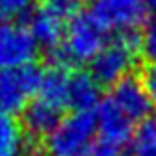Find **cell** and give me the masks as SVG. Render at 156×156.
<instances>
[{
	"label": "cell",
	"mask_w": 156,
	"mask_h": 156,
	"mask_svg": "<svg viewBox=\"0 0 156 156\" xmlns=\"http://www.w3.org/2000/svg\"><path fill=\"white\" fill-rule=\"evenodd\" d=\"M97 119L93 111H73L61 117L57 126L46 138L50 156H85L95 146Z\"/></svg>",
	"instance_id": "1"
},
{
	"label": "cell",
	"mask_w": 156,
	"mask_h": 156,
	"mask_svg": "<svg viewBox=\"0 0 156 156\" xmlns=\"http://www.w3.org/2000/svg\"><path fill=\"white\" fill-rule=\"evenodd\" d=\"M140 38L136 34H121L105 44V48L91 61V75L99 85H117L130 77L138 63Z\"/></svg>",
	"instance_id": "2"
},
{
	"label": "cell",
	"mask_w": 156,
	"mask_h": 156,
	"mask_svg": "<svg viewBox=\"0 0 156 156\" xmlns=\"http://www.w3.org/2000/svg\"><path fill=\"white\" fill-rule=\"evenodd\" d=\"M109 32L89 12H79L67 24L59 46L61 63H91L105 48Z\"/></svg>",
	"instance_id": "3"
},
{
	"label": "cell",
	"mask_w": 156,
	"mask_h": 156,
	"mask_svg": "<svg viewBox=\"0 0 156 156\" xmlns=\"http://www.w3.org/2000/svg\"><path fill=\"white\" fill-rule=\"evenodd\" d=\"M77 0H44L30 16V34L46 50H59L67 24L77 14Z\"/></svg>",
	"instance_id": "4"
},
{
	"label": "cell",
	"mask_w": 156,
	"mask_h": 156,
	"mask_svg": "<svg viewBox=\"0 0 156 156\" xmlns=\"http://www.w3.org/2000/svg\"><path fill=\"white\" fill-rule=\"evenodd\" d=\"M146 0H91L89 14L107 32L136 34V30L146 22L148 16Z\"/></svg>",
	"instance_id": "5"
},
{
	"label": "cell",
	"mask_w": 156,
	"mask_h": 156,
	"mask_svg": "<svg viewBox=\"0 0 156 156\" xmlns=\"http://www.w3.org/2000/svg\"><path fill=\"white\" fill-rule=\"evenodd\" d=\"M40 73L34 65L0 69V113H22L38 95Z\"/></svg>",
	"instance_id": "6"
},
{
	"label": "cell",
	"mask_w": 156,
	"mask_h": 156,
	"mask_svg": "<svg viewBox=\"0 0 156 156\" xmlns=\"http://www.w3.org/2000/svg\"><path fill=\"white\" fill-rule=\"evenodd\" d=\"M38 48L26 26L0 14V69L32 65Z\"/></svg>",
	"instance_id": "7"
},
{
	"label": "cell",
	"mask_w": 156,
	"mask_h": 156,
	"mask_svg": "<svg viewBox=\"0 0 156 156\" xmlns=\"http://www.w3.org/2000/svg\"><path fill=\"white\" fill-rule=\"evenodd\" d=\"M95 119H97V136L99 142L111 146V148H121L126 142H130L134 133V122L119 109L115 101L109 97L99 103L95 109Z\"/></svg>",
	"instance_id": "8"
},
{
	"label": "cell",
	"mask_w": 156,
	"mask_h": 156,
	"mask_svg": "<svg viewBox=\"0 0 156 156\" xmlns=\"http://www.w3.org/2000/svg\"><path fill=\"white\" fill-rule=\"evenodd\" d=\"M111 101L119 105V109L134 122H142L146 117L154 113V101L150 99L148 91L144 89V83L142 79H136V77H126V79L119 81L117 85H113L109 95Z\"/></svg>",
	"instance_id": "9"
},
{
	"label": "cell",
	"mask_w": 156,
	"mask_h": 156,
	"mask_svg": "<svg viewBox=\"0 0 156 156\" xmlns=\"http://www.w3.org/2000/svg\"><path fill=\"white\" fill-rule=\"evenodd\" d=\"M61 121V109L53 107L46 101L38 99L36 97L26 109L22 111V119H20V125H22L24 133L32 138H44L46 140L51 134V130L57 126V122Z\"/></svg>",
	"instance_id": "10"
},
{
	"label": "cell",
	"mask_w": 156,
	"mask_h": 156,
	"mask_svg": "<svg viewBox=\"0 0 156 156\" xmlns=\"http://www.w3.org/2000/svg\"><path fill=\"white\" fill-rule=\"evenodd\" d=\"M69 79H71V73L67 71L65 63L57 61L50 65L46 71L40 73L38 99L46 101L57 109H65L69 103Z\"/></svg>",
	"instance_id": "11"
},
{
	"label": "cell",
	"mask_w": 156,
	"mask_h": 156,
	"mask_svg": "<svg viewBox=\"0 0 156 156\" xmlns=\"http://www.w3.org/2000/svg\"><path fill=\"white\" fill-rule=\"evenodd\" d=\"M101 103V85L91 73L77 71L69 79V103L73 111H93Z\"/></svg>",
	"instance_id": "12"
},
{
	"label": "cell",
	"mask_w": 156,
	"mask_h": 156,
	"mask_svg": "<svg viewBox=\"0 0 156 156\" xmlns=\"http://www.w3.org/2000/svg\"><path fill=\"white\" fill-rule=\"evenodd\" d=\"M24 133L22 125L12 115L0 113V156H16L24 152Z\"/></svg>",
	"instance_id": "13"
},
{
	"label": "cell",
	"mask_w": 156,
	"mask_h": 156,
	"mask_svg": "<svg viewBox=\"0 0 156 156\" xmlns=\"http://www.w3.org/2000/svg\"><path fill=\"white\" fill-rule=\"evenodd\" d=\"M129 148L130 156H156V113L136 125Z\"/></svg>",
	"instance_id": "14"
},
{
	"label": "cell",
	"mask_w": 156,
	"mask_h": 156,
	"mask_svg": "<svg viewBox=\"0 0 156 156\" xmlns=\"http://www.w3.org/2000/svg\"><path fill=\"white\" fill-rule=\"evenodd\" d=\"M38 0H0V14L6 18H18L34 12Z\"/></svg>",
	"instance_id": "15"
},
{
	"label": "cell",
	"mask_w": 156,
	"mask_h": 156,
	"mask_svg": "<svg viewBox=\"0 0 156 156\" xmlns=\"http://www.w3.org/2000/svg\"><path fill=\"white\" fill-rule=\"evenodd\" d=\"M140 53L150 63H156V18L146 24L140 36Z\"/></svg>",
	"instance_id": "16"
},
{
	"label": "cell",
	"mask_w": 156,
	"mask_h": 156,
	"mask_svg": "<svg viewBox=\"0 0 156 156\" xmlns=\"http://www.w3.org/2000/svg\"><path fill=\"white\" fill-rule=\"evenodd\" d=\"M142 83H144V89L148 91L150 99H152L154 105H156V63H150L148 67H146L144 75H142Z\"/></svg>",
	"instance_id": "17"
},
{
	"label": "cell",
	"mask_w": 156,
	"mask_h": 156,
	"mask_svg": "<svg viewBox=\"0 0 156 156\" xmlns=\"http://www.w3.org/2000/svg\"><path fill=\"white\" fill-rule=\"evenodd\" d=\"M117 152H119L117 148H111V146H107V144H103V142H99V144H95L85 156H119Z\"/></svg>",
	"instance_id": "18"
},
{
	"label": "cell",
	"mask_w": 156,
	"mask_h": 156,
	"mask_svg": "<svg viewBox=\"0 0 156 156\" xmlns=\"http://www.w3.org/2000/svg\"><path fill=\"white\" fill-rule=\"evenodd\" d=\"M146 4H148V10L156 16V0H146Z\"/></svg>",
	"instance_id": "19"
},
{
	"label": "cell",
	"mask_w": 156,
	"mask_h": 156,
	"mask_svg": "<svg viewBox=\"0 0 156 156\" xmlns=\"http://www.w3.org/2000/svg\"><path fill=\"white\" fill-rule=\"evenodd\" d=\"M16 156H26V154H24V152H20V154H16Z\"/></svg>",
	"instance_id": "20"
}]
</instances>
